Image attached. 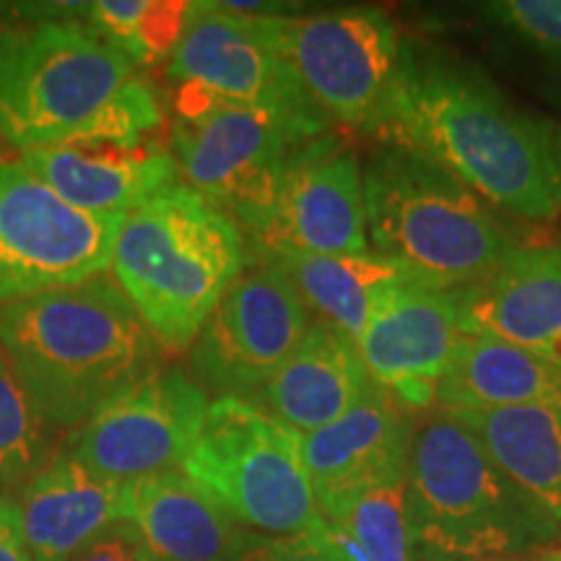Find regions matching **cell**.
I'll return each instance as SVG.
<instances>
[{
	"label": "cell",
	"instance_id": "cell-17",
	"mask_svg": "<svg viewBox=\"0 0 561 561\" xmlns=\"http://www.w3.org/2000/svg\"><path fill=\"white\" fill-rule=\"evenodd\" d=\"M21 164L70 206L100 216H128L180 182V167L159 136L140 144L70 140L21 153Z\"/></svg>",
	"mask_w": 561,
	"mask_h": 561
},
{
	"label": "cell",
	"instance_id": "cell-22",
	"mask_svg": "<svg viewBox=\"0 0 561 561\" xmlns=\"http://www.w3.org/2000/svg\"><path fill=\"white\" fill-rule=\"evenodd\" d=\"M561 409V367L489 335L466 333L437 390V411Z\"/></svg>",
	"mask_w": 561,
	"mask_h": 561
},
{
	"label": "cell",
	"instance_id": "cell-18",
	"mask_svg": "<svg viewBox=\"0 0 561 561\" xmlns=\"http://www.w3.org/2000/svg\"><path fill=\"white\" fill-rule=\"evenodd\" d=\"M462 331L561 367V244H517L483 284L462 291Z\"/></svg>",
	"mask_w": 561,
	"mask_h": 561
},
{
	"label": "cell",
	"instance_id": "cell-8",
	"mask_svg": "<svg viewBox=\"0 0 561 561\" xmlns=\"http://www.w3.org/2000/svg\"><path fill=\"white\" fill-rule=\"evenodd\" d=\"M244 19L289 62L328 121L385 138L403 42L388 13L339 9Z\"/></svg>",
	"mask_w": 561,
	"mask_h": 561
},
{
	"label": "cell",
	"instance_id": "cell-4",
	"mask_svg": "<svg viewBox=\"0 0 561 561\" xmlns=\"http://www.w3.org/2000/svg\"><path fill=\"white\" fill-rule=\"evenodd\" d=\"M362 180L369 250L419 284L471 291L517 248L471 187L405 146H377Z\"/></svg>",
	"mask_w": 561,
	"mask_h": 561
},
{
	"label": "cell",
	"instance_id": "cell-23",
	"mask_svg": "<svg viewBox=\"0 0 561 561\" xmlns=\"http://www.w3.org/2000/svg\"><path fill=\"white\" fill-rule=\"evenodd\" d=\"M284 273L286 280L314 312V320L328 322L346 339L359 341L377 299L390 286L409 280L403 268L377 252L354 255H301V252H248Z\"/></svg>",
	"mask_w": 561,
	"mask_h": 561
},
{
	"label": "cell",
	"instance_id": "cell-32",
	"mask_svg": "<svg viewBox=\"0 0 561 561\" xmlns=\"http://www.w3.org/2000/svg\"><path fill=\"white\" fill-rule=\"evenodd\" d=\"M0 561H32L21 528L19 502L0 496Z\"/></svg>",
	"mask_w": 561,
	"mask_h": 561
},
{
	"label": "cell",
	"instance_id": "cell-30",
	"mask_svg": "<svg viewBox=\"0 0 561 561\" xmlns=\"http://www.w3.org/2000/svg\"><path fill=\"white\" fill-rule=\"evenodd\" d=\"M244 561H343L331 546L322 541L318 530L291 538H265L250 551Z\"/></svg>",
	"mask_w": 561,
	"mask_h": 561
},
{
	"label": "cell",
	"instance_id": "cell-25",
	"mask_svg": "<svg viewBox=\"0 0 561 561\" xmlns=\"http://www.w3.org/2000/svg\"><path fill=\"white\" fill-rule=\"evenodd\" d=\"M191 3H153V0H96L89 3V26L136 66L170 62L185 32Z\"/></svg>",
	"mask_w": 561,
	"mask_h": 561
},
{
	"label": "cell",
	"instance_id": "cell-20",
	"mask_svg": "<svg viewBox=\"0 0 561 561\" xmlns=\"http://www.w3.org/2000/svg\"><path fill=\"white\" fill-rule=\"evenodd\" d=\"M375 388L356 343L312 320L297 351L248 401L286 430L310 434L339 421Z\"/></svg>",
	"mask_w": 561,
	"mask_h": 561
},
{
	"label": "cell",
	"instance_id": "cell-29",
	"mask_svg": "<svg viewBox=\"0 0 561 561\" xmlns=\"http://www.w3.org/2000/svg\"><path fill=\"white\" fill-rule=\"evenodd\" d=\"M164 125V104L159 94L138 76L125 83L104 107L83 123L70 140H117V144H140V140L159 136ZM60 146V144H58Z\"/></svg>",
	"mask_w": 561,
	"mask_h": 561
},
{
	"label": "cell",
	"instance_id": "cell-16",
	"mask_svg": "<svg viewBox=\"0 0 561 561\" xmlns=\"http://www.w3.org/2000/svg\"><path fill=\"white\" fill-rule=\"evenodd\" d=\"M413 430L409 409L375 388L339 421L299 434L320 515L333 520L367 491L405 481Z\"/></svg>",
	"mask_w": 561,
	"mask_h": 561
},
{
	"label": "cell",
	"instance_id": "cell-14",
	"mask_svg": "<svg viewBox=\"0 0 561 561\" xmlns=\"http://www.w3.org/2000/svg\"><path fill=\"white\" fill-rule=\"evenodd\" d=\"M167 76L180 87L193 83L229 102L271 112L305 144L333 128L289 62L257 37L248 19L221 11L216 3H191Z\"/></svg>",
	"mask_w": 561,
	"mask_h": 561
},
{
	"label": "cell",
	"instance_id": "cell-3",
	"mask_svg": "<svg viewBox=\"0 0 561 561\" xmlns=\"http://www.w3.org/2000/svg\"><path fill=\"white\" fill-rule=\"evenodd\" d=\"M244 268L242 229L185 182L125 216L110 261L112 280L164 354L193 348Z\"/></svg>",
	"mask_w": 561,
	"mask_h": 561
},
{
	"label": "cell",
	"instance_id": "cell-2",
	"mask_svg": "<svg viewBox=\"0 0 561 561\" xmlns=\"http://www.w3.org/2000/svg\"><path fill=\"white\" fill-rule=\"evenodd\" d=\"M0 351L50 430L68 434L161 367V348L107 276L0 307Z\"/></svg>",
	"mask_w": 561,
	"mask_h": 561
},
{
	"label": "cell",
	"instance_id": "cell-15",
	"mask_svg": "<svg viewBox=\"0 0 561 561\" xmlns=\"http://www.w3.org/2000/svg\"><path fill=\"white\" fill-rule=\"evenodd\" d=\"M462 339V294L419 280L390 286L356 341L371 382L409 411L437 409V390Z\"/></svg>",
	"mask_w": 561,
	"mask_h": 561
},
{
	"label": "cell",
	"instance_id": "cell-11",
	"mask_svg": "<svg viewBox=\"0 0 561 561\" xmlns=\"http://www.w3.org/2000/svg\"><path fill=\"white\" fill-rule=\"evenodd\" d=\"M310 325V310L284 273L248 257V268L229 286L193 343L195 380L216 398L248 401L297 351Z\"/></svg>",
	"mask_w": 561,
	"mask_h": 561
},
{
	"label": "cell",
	"instance_id": "cell-13",
	"mask_svg": "<svg viewBox=\"0 0 561 561\" xmlns=\"http://www.w3.org/2000/svg\"><path fill=\"white\" fill-rule=\"evenodd\" d=\"M248 252L354 255L367 252L359 153L333 133L289 153L263 219L244 231Z\"/></svg>",
	"mask_w": 561,
	"mask_h": 561
},
{
	"label": "cell",
	"instance_id": "cell-24",
	"mask_svg": "<svg viewBox=\"0 0 561 561\" xmlns=\"http://www.w3.org/2000/svg\"><path fill=\"white\" fill-rule=\"evenodd\" d=\"M561 525V409L445 411Z\"/></svg>",
	"mask_w": 561,
	"mask_h": 561
},
{
	"label": "cell",
	"instance_id": "cell-26",
	"mask_svg": "<svg viewBox=\"0 0 561 561\" xmlns=\"http://www.w3.org/2000/svg\"><path fill=\"white\" fill-rule=\"evenodd\" d=\"M53 455V430L0 351V486L30 483Z\"/></svg>",
	"mask_w": 561,
	"mask_h": 561
},
{
	"label": "cell",
	"instance_id": "cell-31",
	"mask_svg": "<svg viewBox=\"0 0 561 561\" xmlns=\"http://www.w3.org/2000/svg\"><path fill=\"white\" fill-rule=\"evenodd\" d=\"M73 561H153L140 541L136 525L117 523L96 536L87 549L79 551Z\"/></svg>",
	"mask_w": 561,
	"mask_h": 561
},
{
	"label": "cell",
	"instance_id": "cell-21",
	"mask_svg": "<svg viewBox=\"0 0 561 561\" xmlns=\"http://www.w3.org/2000/svg\"><path fill=\"white\" fill-rule=\"evenodd\" d=\"M130 523L153 561H244L263 541L182 471L133 481Z\"/></svg>",
	"mask_w": 561,
	"mask_h": 561
},
{
	"label": "cell",
	"instance_id": "cell-12",
	"mask_svg": "<svg viewBox=\"0 0 561 561\" xmlns=\"http://www.w3.org/2000/svg\"><path fill=\"white\" fill-rule=\"evenodd\" d=\"M210 398L180 367L153 369L128 392L66 437V450L89 471L115 481L182 471L208 419Z\"/></svg>",
	"mask_w": 561,
	"mask_h": 561
},
{
	"label": "cell",
	"instance_id": "cell-5",
	"mask_svg": "<svg viewBox=\"0 0 561 561\" xmlns=\"http://www.w3.org/2000/svg\"><path fill=\"white\" fill-rule=\"evenodd\" d=\"M405 515L411 543L434 561H496L561 538V525L445 411L413 430Z\"/></svg>",
	"mask_w": 561,
	"mask_h": 561
},
{
	"label": "cell",
	"instance_id": "cell-7",
	"mask_svg": "<svg viewBox=\"0 0 561 561\" xmlns=\"http://www.w3.org/2000/svg\"><path fill=\"white\" fill-rule=\"evenodd\" d=\"M182 473L237 523L268 538L301 536L322 520L299 434L242 398L210 401Z\"/></svg>",
	"mask_w": 561,
	"mask_h": 561
},
{
	"label": "cell",
	"instance_id": "cell-6",
	"mask_svg": "<svg viewBox=\"0 0 561 561\" xmlns=\"http://www.w3.org/2000/svg\"><path fill=\"white\" fill-rule=\"evenodd\" d=\"M133 79L81 21H0V140L21 153L66 144Z\"/></svg>",
	"mask_w": 561,
	"mask_h": 561
},
{
	"label": "cell",
	"instance_id": "cell-19",
	"mask_svg": "<svg viewBox=\"0 0 561 561\" xmlns=\"http://www.w3.org/2000/svg\"><path fill=\"white\" fill-rule=\"evenodd\" d=\"M19 515L32 561H73L112 525L130 520V483L104 479L60 450L21 486Z\"/></svg>",
	"mask_w": 561,
	"mask_h": 561
},
{
	"label": "cell",
	"instance_id": "cell-1",
	"mask_svg": "<svg viewBox=\"0 0 561 561\" xmlns=\"http://www.w3.org/2000/svg\"><path fill=\"white\" fill-rule=\"evenodd\" d=\"M382 144L432 159L517 219L561 216V125L520 107L479 66L442 47L401 42Z\"/></svg>",
	"mask_w": 561,
	"mask_h": 561
},
{
	"label": "cell",
	"instance_id": "cell-10",
	"mask_svg": "<svg viewBox=\"0 0 561 561\" xmlns=\"http://www.w3.org/2000/svg\"><path fill=\"white\" fill-rule=\"evenodd\" d=\"M123 221L70 206L21 159L0 164V307L104 276Z\"/></svg>",
	"mask_w": 561,
	"mask_h": 561
},
{
	"label": "cell",
	"instance_id": "cell-9",
	"mask_svg": "<svg viewBox=\"0 0 561 561\" xmlns=\"http://www.w3.org/2000/svg\"><path fill=\"white\" fill-rule=\"evenodd\" d=\"M170 151L185 185L250 231L268 210L289 153L305 144L271 112L182 83L174 96Z\"/></svg>",
	"mask_w": 561,
	"mask_h": 561
},
{
	"label": "cell",
	"instance_id": "cell-27",
	"mask_svg": "<svg viewBox=\"0 0 561 561\" xmlns=\"http://www.w3.org/2000/svg\"><path fill=\"white\" fill-rule=\"evenodd\" d=\"M481 16L525 55L561 96V0L483 3Z\"/></svg>",
	"mask_w": 561,
	"mask_h": 561
},
{
	"label": "cell",
	"instance_id": "cell-28",
	"mask_svg": "<svg viewBox=\"0 0 561 561\" xmlns=\"http://www.w3.org/2000/svg\"><path fill=\"white\" fill-rule=\"evenodd\" d=\"M328 523L346 530L369 561H411L405 481L367 491Z\"/></svg>",
	"mask_w": 561,
	"mask_h": 561
}]
</instances>
